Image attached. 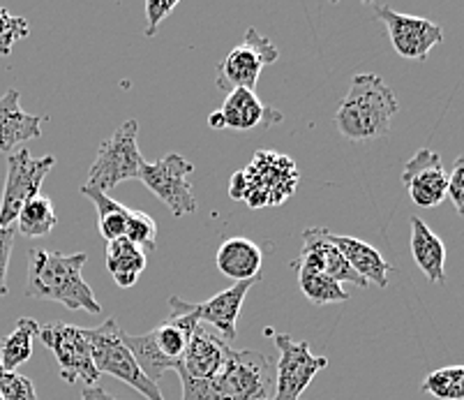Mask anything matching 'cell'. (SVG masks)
<instances>
[{"label":"cell","mask_w":464,"mask_h":400,"mask_svg":"<svg viewBox=\"0 0 464 400\" xmlns=\"http://www.w3.org/2000/svg\"><path fill=\"white\" fill-rule=\"evenodd\" d=\"M31 35V26L24 16L10 15V10L0 7V56H10L12 46Z\"/></svg>","instance_id":"obj_30"},{"label":"cell","mask_w":464,"mask_h":400,"mask_svg":"<svg viewBox=\"0 0 464 400\" xmlns=\"http://www.w3.org/2000/svg\"><path fill=\"white\" fill-rule=\"evenodd\" d=\"M277 56H280V52H277V46L268 37L261 35L256 28H247L240 44H236L227 54L225 61L218 65L215 83H218L219 91L225 93L236 91V88L255 91L261 70L276 63Z\"/></svg>","instance_id":"obj_10"},{"label":"cell","mask_w":464,"mask_h":400,"mask_svg":"<svg viewBox=\"0 0 464 400\" xmlns=\"http://www.w3.org/2000/svg\"><path fill=\"white\" fill-rule=\"evenodd\" d=\"M326 237L337 250L344 255V259L349 262V267L362 278V280L374 282L377 288L386 289L388 288V273L393 271V267L382 257V252L377 248H372L370 243L361 241V239L353 237H342V234H331L326 229Z\"/></svg>","instance_id":"obj_20"},{"label":"cell","mask_w":464,"mask_h":400,"mask_svg":"<svg viewBox=\"0 0 464 400\" xmlns=\"http://www.w3.org/2000/svg\"><path fill=\"white\" fill-rule=\"evenodd\" d=\"M0 375H3V366H0Z\"/></svg>","instance_id":"obj_36"},{"label":"cell","mask_w":464,"mask_h":400,"mask_svg":"<svg viewBox=\"0 0 464 400\" xmlns=\"http://www.w3.org/2000/svg\"><path fill=\"white\" fill-rule=\"evenodd\" d=\"M446 197L453 201L455 210L464 216V158H458L453 162V170L449 174V190Z\"/></svg>","instance_id":"obj_34"},{"label":"cell","mask_w":464,"mask_h":400,"mask_svg":"<svg viewBox=\"0 0 464 400\" xmlns=\"http://www.w3.org/2000/svg\"><path fill=\"white\" fill-rule=\"evenodd\" d=\"M411 257L434 285L446 282V246L420 218L411 216Z\"/></svg>","instance_id":"obj_21"},{"label":"cell","mask_w":464,"mask_h":400,"mask_svg":"<svg viewBox=\"0 0 464 400\" xmlns=\"http://www.w3.org/2000/svg\"><path fill=\"white\" fill-rule=\"evenodd\" d=\"M291 268H310V271H322L331 276L333 280L352 282L356 288H368L370 282L362 280L340 250L328 241L326 229H305L303 231V250L301 255L291 262Z\"/></svg>","instance_id":"obj_17"},{"label":"cell","mask_w":464,"mask_h":400,"mask_svg":"<svg viewBox=\"0 0 464 400\" xmlns=\"http://www.w3.org/2000/svg\"><path fill=\"white\" fill-rule=\"evenodd\" d=\"M420 389L439 400H464V366H446L430 373Z\"/></svg>","instance_id":"obj_28"},{"label":"cell","mask_w":464,"mask_h":400,"mask_svg":"<svg viewBox=\"0 0 464 400\" xmlns=\"http://www.w3.org/2000/svg\"><path fill=\"white\" fill-rule=\"evenodd\" d=\"M42 116H33L19 102V91H10L0 98V153H14L24 141L42 137Z\"/></svg>","instance_id":"obj_19"},{"label":"cell","mask_w":464,"mask_h":400,"mask_svg":"<svg viewBox=\"0 0 464 400\" xmlns=\"http://www.w3.org/2000/svg\"><path fill=\"white\" fill-rule=\"evenodd\" d=\"M197 327H199V322H194L188 313H183L169 301V317L160 327L143 336H130L123 331L121 338H123L125 347L132 352L134 361L143 370V375L158 385L167 370L179 368L185 347L189 343V336Z\"/></svg>","instance_id":"obj_4"},{"label":"cell","mask_w":464,"mask_h":400,"mask_svg":"<svg viewBox=\"0 0 464 400\" xmlns=\"http://www.w3.org/2000/svg\"><path fill=\"white\" fill-rule=\"evenodd\" d=\"M0 395L3 400H37L35 385L21 373L0 375Z\"/></svg>","instance_id":"obj_31"},{"label":"cell","mask_w":464,"mask_h":400,"mask_svg":"<svg viewBox=\"0 0 464 400\" xmlns=\"http://www.w3.org/2000/svg\"><path fill=\"white\" fill-rule=\"evenodd\" d=\"M180 400H273L276 361L256 349H231L225 368L213 380H180Z\"/></svg>","instance_id":"obj_2"},{"label":"cell","mask_w":464,"mask_h":400,"mask_svg":"<svg viewBox=\"0 0 464 400\" xmlns=\"http://www.w3.org/2000/svg\"><path fill=\"white\" fill-rule=\"evenodd\" d=\"M261 262V248L246 237L227 239L218 250V268L234 282L259 280Z\"/></svg>","instance_id":"obj_22"},{"label":"cell","mask_w":464,"mask_h":400,"mask_svg":"<svg viewBox=\"0 0 464 400\" xmlns=\"http://www.w3.org/2000/svg\"><path fill=\"white\" fill-rule=\"evenodd\" d=\"M16 227H0V297L7 294V267L14 248Z\"/></svg>","instance_id":"obj_33"},{"label":"cell","mask_w":464,"mask_h":400,"mask_svg":"<svg viewBox=\"0 0 464 400\" xmlns=\"http://www.w3.org/2000/svg\"><path fill=\"white\" fill-rule=\"evenodd\" d=\"M400 112L393 88L379 74L361 73L352 79L349 93L335 112V128L349 141H372L391 132V121Z\"/></svg>","instance_id":"obj_3"},{"label":"cell","mask_w":464,"mask_h":400,"mask_svg":"<svg viewBox=\"0 0 464 400\" xmlns=\"http://www.w3.org/2000/svg\"><path fill=\"white\" fill-rule=\"evenodd\" d=\"M192 171L194 164L189 160L179 153H169L155 162L143 164L139 180L160 201H164L176 218H183L197 210V197H194L192 183H189Z\"/></svg>","instance_id":"obj_11"},{"label":"cell","mask_w":464,"mask_h":400,"mask_svg":"<svg viewBox=\"0 0 464 400\" xmlns=\"http://www.w3.org/2000/svg\"><path fill=\"white\" fill-rule=\"evenodd\" d=\"M276 343L280 359L276 366V398L273 400H301L303 391L310 386L319 370L328 366L326 356H316L310 343L294 340L291 336L266 331Z\"/></svg>","instance_id":"obj_12"},{"label":"cell","mask_w":464,"mask_h":400,"mask_svg":"<svg viewBox=\"0 0 464 400\" xmlns=\"http://www.w3.org/2000/svg\"><path fill=\"white\" fill-rule=\"evenodd\" d=\"M139 123L134 119L125 121L107 141L100 144L97 158L88 171V183L95 190L104 192L113 190L123 180H139L146 160L141 158V151L137 144Z\"/></svg>","instance_id":"obj_7"},{"label":"cell","mask_w":464,"mask_h":400,"mask_svg":"<svg viewBox=\"0 0 464 400\" xmlns=\"http://www.w3.org/2000/svg\"><path fill=\"white\" fill-rule=\"evenodd\" d=\"M121 334H123V328L118 327L116 319H107V322L100 324L97 328H86V338L91 343L92 361H95L97 373L111 375L116 380L125 382V385L132 386L146 400H164L160 386L155 382H150L143 375V370L139 368L132 352L125 347Z\"/></svg>","instance_id":"obj_6"},{"label":"cell","mask_w":464,"mask_h":400,"mask_svg":"<svg viewBox=\"0 0 464 400\" xmlns=\"http://www.w3.org/2000/svg\"><path fill=\"white\" fill-rule=\"evenodd\" d=\"M37 338L52 349L61 368V377L67 385L83 382V386H95L100 373L92 361V349L86 338V328L74 324H44Z\"/></svg>","instance_id":"obj_9"},{"label":"cell","mask_w":464,"mask_h":400,"mask_svg":"<svg viewBox=\"0 0 464 400\" xmlns=\"http://www.w3.org/2000/svg\"><path fill=\"white\" fill-rule=\"evenodd\" d=\"M82 195L95 204L97 209V225H100V234L107 243L118 241V239H128V220L130 209L123 204H118L104 192L95 190L91 185H82Z\"/></svg>","instance_id":"obj_24"},{"label":"cell","mask_w":464,"mask_h":400,"mask_svg":"<svg viewBox=\"0 0 464 400\" xmlns=\"http://www.w3.org/2000/svg\"><path fill=\"white\" fill-rule=\"evenodd\" d=\"M82 400H118V398L109 394V391L100 389V386H83Z\"/></svg>","instance_id":"obj_35"},{"label":"cell","mask_w":464,"mask_h":400,"mask_svg":"<svg viewBox=\"0 0 464 400\" xmlns=\"http://www.w3.org/2000/svg\"><path fill=\"white\" fill-rule=\"evenodd\" d=\"M0 400H3V395H0Z\"/></svg>","instance_id":"obj_37"},{"label":"cell","mask_w":464,"mask_h":400,"mask_svg":"<svg viewBox=\"0 0 464 400\" xmlns=\"http://www.w3.org/2000/svg\"><path fill=\"white\" fill-rule=\"evenodd\" d=\"M256 280H246V282H234L229 289H222L215 297H210L208 301L201 303H189L180 297H171L169 301L174 303L176 308H180L183 313H188L194 322H208L210 327H215L219 331V336L231 343L236 338V331H238V317L240 308H243V301H246L247 292L252 289Z\"/></svg>","instance_id":"obj_14"},{"label":"cell","mask_w":464,"mask_h":400,"mask_svg":"<svg viewBox=\"0 0 464 400\" xmlns=\"http://www.w3.org/2000/svg\"><path fill=\"white\" fill-rule=\"evenodd\" d=\"M296 183L298 170L294 160L271 151H261L247 170L231 176L229 195L234 200L247 201L252 209L277 206L296 192Z\"/></svg>","instance_id":"obj_5"},{"label":"cell","mask_w":464,"mask_h":400,"mask_svg":"<svg viewBox=\"0 0 464 400\" xmlns=\"http://www.w3.org/2000/svg\"><path fill=\"white\" fill-rule=\"evenodd\" d=\"M229 355V343L219 334H213V331L199 324L189 336V343L185 347V355L176 373H179L180 380H213L215 375L225 368Z\"/></svg>","instance_id":"obj_16"},{"label":"cell","mask_w":464,"mask_h":400,"mask_svg":"<svg viewBox=\"0 0 464 400\" xmlns=\"http://www.w3.org/2000/svg\"><path fill=\"white\" fill-rule=\"evenodd\" d=\"M146 252L139 250L128 239L107 243V268L118 288H134L143 271H146Z\"/></svg>","instance_id":"obj_23"},{"label":"cell","mask_w":464,"mask_h":400,"mask_svg":"<svg viewBox=\"0 0 464 400\" xmlns=\"http://www.w3.org/2000/svg\"><path fill=\"white\" fill-rule=\"evenodd\" d=\"M176 7H179V0H149V3H146V19H149L146 37H153L155 33H158L160 24H162Z\"/></svg>","instance_id":"obj_32"},{"label":"cell","mask_w":464,"mask_h":400,"mask_svg":"<svg viewBox=\"0 0 464 400\" xmlns=\"http://www.w3.org/2000/svg\"><path fill=\"white\" fill-rule=\"evenodd\" d=\"M377 19L383 21L395 52L409 61H425L434 46L444 40V28L425 16H411L395 12L393 7L377 5Z\"/></svg>","instance_id":"obj_13"},{"label":"cell","mask_w":464,"mask_h":400,"mask_svg":"<svg viewBox=\"0 0 464 400\" xmlns=\"http://www.w3.org/2000/svg\"><path fill=\"white\" fill-rule=\"evenodd\" d=\"M86 262V252L67 255V252L31 248L28 250L26 297L37 298V301L63 303L67 310H86L91 315H100L102 306L82 276Z\"/></svg>","instance_id":"obj_1"},{"label":"cell","mask_w":464,"mask_h":400,"mask_svg":"<svg viewBox=\"0 0 464 400\" xmlns=\"http://www.w3.org/2000/svg\"><path fill=\"white\" fill-rule=\"evenodd\" d=\"M128 241H132L139 250L150 252L158 246V222L146 210L130 209Z\"/></svg>","instance_id":"obj_29"},{"label":"cell","mask_w":464,"mask_h":400,"mask_svg":"<svg viewBox=\"0 0 464 400\" xmlns=\"http://www.w3.org/2000/svg\"><path fill=\"white\" fill-rule=\"evenodd\" d=\"M219 119H222V128L238 130V132H247L255 128H273L282 121V113L277 109L268 107L256 98L255 91L247 88H236V91L227 93V100L222 109H218Z\"/></svg>","instance_id":"obj_18"},{"label":"cell","mask_w":464,"mask_h":400,"mask_svg":"<svg viewBox=\"0 0 464 400\" xmlns=\"http://www.w3.org/2000/svg\"><path fill=\"white\" fill-rule=\"evenodd\" d=\"M56 222L58 216L56 209H53V201L40 192V195L33 197V200L19 210V216H16V229L28 239H42L56 227Z\"/></svg>","instance_id":"obj_26"},{"label":"cell","mask_w":464,"mask_h":400,"mask_svg":"<svg viewBox=\"0 0 464 400\" xmlns=\"http://www.w3.org/2000/svg\"><path fill=\"white\" fill-rule=\"evenodd\" d=\"M40 334V324L31 317H21L16 328L0 345V366L3 373H16L21 364L33 356V340Z\"/></svg>","instance_id":"obj_25"},{"label":"cell","mask_w":464,"mask_h":400,"mask_svg":"<svg viewBox=\"0 0 464 400\" xmlns=\"http://www.w3.org/2000/svg\"><path fill=\"white\" fill-rule=\"evenodd\" d=\"M402 183L413 204L420 209H434L441 204L449 190V171L441 162V155L432 149L416 151V155L404 164Z\"/></svg>","instance_id":"obj_15"},{"label":"cell","mask_w":464,"mask_h":400,"mask_svg":"<svg viewBox=\"0 0 464 400\" xmlns=\"http://www.w3.org/2000/svg\"><path fill=\"white\" fill-rule=\"evenodd\" d=\"M298 276V288L305 294V298L314 306H328V303L349 301V294L344 292L340 282L322 271H310V268H294Z\"/></svg>","instance_id":"obj_27"},{"label":"cell","mask_w":464,"mask_h":400,"mask_svg":"<svg viewBox=\"0 0 464 400\" xmlns=\"http://www.w3.org/2000/svg\"><path fill=\"white\" fill-rule=\"evenodd\" d=\"M56 167L53 155L33 158L26 149H16L7 155V179L0 197V227H14L19 210L40 195L42 183Z\"/></svg>","instance_id":"obj_8"}]
</instances>
